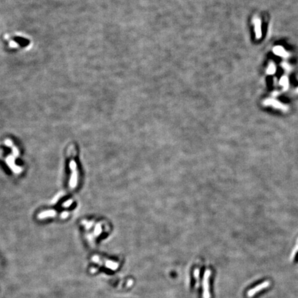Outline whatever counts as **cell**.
Wrapping results in <instances>:
<instances>
[{"instance_id":"6da1fadb","label":"cell","mask_w":298,"mask_h":298,"mask_svg":"<svg viewBox=\"0 0 298 298\" xmlns=\"http://www.w3.org/2000/svg\"><path fill=\"white\" fill-rule=\"evenodd\" d=\"M104 223L102 222H95L93 220V226L91 220H84L81 222L82 226H84L85 230L86 231V237L91 242L94 241V238L98 237L102 233L103 226H104Z\"/></svg>"},{"instance_id":"7a4b0ae2","label":"cell","mask_w":298,"mask_h":298,"mask_svg":"<svg viewBox=\"0 0 298 298\" xmlns=\"http://www.w3.org/2000/svg\"><path fill=\"white\" fill-rule=\"evenodd\" d=\"M69 149V168L71 170V177L69 180V186L71 188H75L78 183V169L77 162L75 160V149L74 146H71Z\"/></svg>"},{"instance_id":"3957f363","label":"cell","mask_w":298,"mask_h":298,"mask_svg":"<svg viewBox=\"0 0 298 298\" xmlns=\"http://www.w3.org/2000/svg\"><path fill=\"white\" fill-rule=\"evenodd\" d=\"M211 275L210 270H206L203 276L202 280V297L203 298H210L209 291V279Z\"/></svg>"},{"instance_id":"277c9868","label":"cell","mask_w":298,"mask_h":298,"mask_svg":"<svg viewBox=\"0 0 298 298\" xmlns=\"http://www.w3.org/2000/svg\"><path fill=\"white\" fill-rule=\"evenodd\" d=\"M93 261L96 262V263L103 264V266H104V267H106L109 269L113 270V271L117 270L119 267V264L117 263V262L111 261V260H104V261L102 262V260L100 259V257L97 255H95L93 257Z\"/></svg>"},{"instance_id":"5b68a950","label":"cell","mask_w":298,"mask_h":298,"mask_svg":"<svg viewBox=\"0 0 298 298\" xmlns=\"http://www.w3.org/2000/svg\"><path fill=\"white\" fill-rule=\"evenodd\" d=\"M263 104L264 106H271L274 107L275 108L281 109V110H283L286 111L288 110V106H286V105L282 104L280 103L279 101L275 100L274 99H267L263 102Z\"/></svg>"},{"instance_id":"8992f818","label":"cell","mask_w":298,"mask_h":298,"mask_svg":"<svg viewBox=\"0 0 298 298\" xmlns=\"http://www.w3.org/2000/svg\"><path fill=\"white\" fill-rule=\"evenodd\" d=\"M253 24L255 26V37L257 39H260L262 37V22L260 18L258 17H255L253 19Z\"/></svg>"},{"instance_id":"52a82bcc","label":"cell","mask_w":298,"mask_h":298,"mask_svg":"<svg viewBox=\"0 0 298 298\" xmlns=\"http://www.w3.org/2000/svg\"><path fill=\"white\" fill-rule=\"evenodd\" d=\"M273 51L276 55L283 57V58H288L290 56L289 53L287 51H286L285 49L281 46H277L274 47Z\"/></svg>"},{"instance_id":"ba28073f","label":"cell","mask_w":298,"mask_h":298,"mask_svg":"<svg viewBox=\"0 0 298 298\" xmlns=\"http://www.w3.org/2000/svg\"><path fill=\"white\" fill-rule=\"evenodd\" d=\"M279 84L281 85V86H283V88L285 91L287 90V89L289 88V78H288V77L287 76V75H284V76L281 77V79H280V80H279Z\"/></svg>"},{"instance_id":"9c48e42d","label":"cell","mask_w":298,"mask_h":298,"mask_svg":"<svg viewBox=\"0 0 298 298\" xmlns=\"http://www.w3.org/2000/svg\"><path fill=\"white\" fill-rule=\"evenodd\" d=\"M275 71H276V66H275V63L271 61V62L269 63V66H268V68H267V74L273 75L274 73H275Z\"/></svg>"},{"instance_id":"30bf717a","label":"cell","mask_w":298,"mask_h":298,"mask_svg":"<svg viewBox=\"0 0 298 298\" xmlns=\"http://www.w3.org/2000/svg\"><path fill=\"white\" fill-rule=\"evenodd\" d=\"M194 275L196 279V287L197 288L198 284H199V280H200V270L198 269H196L194 271Z\"/></svg>"},{"instance_id":"8fae6325","label":"cell","mask_w":298,"mask_h":298,"mask_svg":"<svg viewBox=\"0 0 298 298\" xmlns=\"http://www.w3.org/2000/svg\"><path fill=\"white\" fill-rule=\"evenodd\" d=\"M281 66H282V68L284 69L286 71H287V72H289V71H291L292 70V68H291V66H290L289 63H287V62H283L281 64Z\"/></svg>"}]
</instances>
